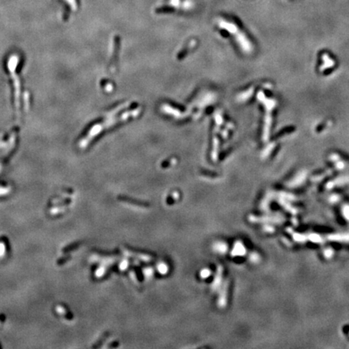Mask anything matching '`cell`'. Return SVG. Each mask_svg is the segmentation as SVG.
<instances>
[{
	"instance_id": "obj_3",
	"label": "cell",
	"mask_w": 349,
	"mask_h": 349,
	"mask_svg": "<svg viewBox=\"0 0 349 349\" xmlns=\"http://www.w3.org/2000/svg\"><path fill=\"white\" fill-rule=\"evenodd\" d=\"M170 4L172 6H179V0H170Z\"/></svg>"
},
{
	"instance_id": "obj_4",
	"label": "cell",
	"mask_w": 349,
	"mask_h": 349,
	"mask_svg": "<svg viewBox=\"0 0 349 349\" xmlns=\"http://www.w3.org/2000/svg\"><path fill=\"white\" fill-rule=\"evenodd\" d=\"M8 192V191H7L6 188H1V189H0V195H3V194L6 193V192Z\"/></svg>"
},
{
	"instance_id": "obj_1",
	"label": "cell",
	"mask_w": 349,
	"mask_h": 349,
	"mask_svg": "<svg viewBox=\"0 0 349 349\" xmlns=\"http://www.w3.org/2000/svg\"><path fill=\"white\" fill-rule=\"evenodd\" d=\"M5 245L3 243H0V257L4 255L5 254Z\"/></svg>"
},
{
	"instance_id": "obj_2",
	"label": "cell",
	"mask_w": 349,
	"mask_h": 349,
	"mask_svg": "<svg viewBox=\"0 0 349 349\" xmlns=\"http://www.w3.org/2000/svg\"><path fill=\"white\" fill-rule=\"evenodd\" d=\"M56 310H57V311H58V313H59V314H61V315H62V314H64V313H66V310H65L63 307H62V306H57Z\"/></svg>"
}]
</instances>
